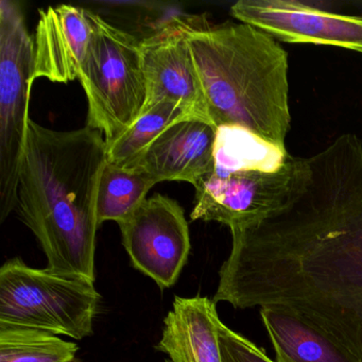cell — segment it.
Returning a JSON list of instances; mask_svg holds the SVG:
<instances>
[{
  "label": "cell",
  "mask_w": 362,
  "mask_h": 362,
  "mask_svg": "<svg viewBox=\"0 0 362 362\" xmlns=\"http://www.w3.org/2000/svg\"><path fill=\"white\" fill-rule=\"evenodd\" d=\"M192 117L201 116L170 101L153 105L144 111L124 134L107 144V163L128 168L168 127Z\"/></svg>",
  "instance_id": "cell-15"
},
{
  "label": "cell",
  "mask_w": 362,
  "mask_h": 362,
  "mask_svg": "<svg viewBox=\"0 0 362 362\" xmlns=\"http://www.w3.org/2000/svg\"><path fill=\"white\" fill-rule=\"evenodd\" d=\"M217 127L202 117L168 127L128 169L149 175L156 184L188 182L196 186L214 169Z\"/></svg>",
  "instance_id": "cell-11"
},
{
  "label": "cell",
  "mask_w": 362,
  "mask_h": 362,
  "mask_svg": "<svg viewBox=\"0 0 362 362\" xmlns=\"http://www.w3.org/2000/svg\"><path fill=\"white\" fill-rule=\"evenodd\" d=\"M107 153L96 129L58 131L29 122L14 211L37 237L52 272L95 281L97 199Z\"/></svg>",
  "instance_id": "cell-2"
},
{
  "label": "cell",
  "mask_w": 362,
  "mask_h": 362,
  "mask_svg": "<svg viewBox=\"0 0 362 362\" xmlns=\"http://www.w3.org/2000/svg\"><path fill=\"white\" fill-rule=\"evenodd\" d=\"M185 31L211 122L241 127L286 147L289 65L279 42L241 22L211 26L185 18Z\"/></svg>",
  "instance_id": "cell-3"
},
{
  "label": "cell",
  "mask_w": 362,
  "mask_h": 362,
  "mask_svg": "<svg viewBox=\"0 0 362 362\" xmlns=\"http://www.w3.org/2000/svg\"><path fill=\"white\" fill-rule=\"evenodd\" d=\"M276 362H360L326 332L298 315L260 308Z\"/></svg>",
  "instance_id": "cell-14"
},
{
  "label": "cell",
  "mask_w": 362,
  "mask_h": 362,
  "mask_svg": "<svg viewBox=\"0 0 362 362\" xmlns=\"http://www.w3.org/2000/svg\"><path fill=\"white\" fill-rule=\"evenodd\" d=\"M230 14L279 42L336 46L362 54V16L334 13L298 0H240Z\"/></svg>",
  "instance_id": "cell-9"
},
{
  "label": "cell",
  "mask_w": 362,
  "mask_h": 362,
  "mask_svg": "<svg viewBox=\"0 0 362 362\" xmlns=\"http://www.w3.org/2000/svg\"><path fill=\"white\" fill-rule=\"evenodd\" d=\"M79 346L33 328L0 326V362H73Z\"/></svg>",
  "instance_id": "cell-17"
},
{
  "label": "cell",
  "mask_w": 362,
  "mask_h": 362,
  "mask_svg": "<svg viewBox=\"0 0 362 362\" xmlns=\"http://www.w3.org/2000/svg\"><path fill=\"white\" fill-rule=\"evenodd\" d=\"M93 33L79 80L88 99V124L110 144L143 113L146 82L139 42L88 11Z\"/></svg>",
  "instance_id": "cell-6"
},
{
  "label": "cell",
  "mask_w": 362,
  "mask_h": 362,
  "mask_svg": "<svg viewBox=\"0 0 362 362\" xmlns=\"http://www.w3.org/2000/svg\"><path fill=\"white\" fill-rule=\"evenodd\" d=\"M33 37L35 76L54 83L79 79L88 56L93 28L88 11L71 5L40 10Z\"/></svg>",
  "instance_id": "cell-12"
},
{
  "label": "cell",
  "mask_w": 362,
  "mask_h": 362,
  "mask_svg": "<svg viewBox=\"0 0 362 362\" xmlns=\"http://www.w3.org/2000/svg\"><path fill=\"white\" fill-rule=\"evenodd\" d=\"M73 362H84V361H82V360H80V359H78V358H76V359L74 360Z\"/></svg>",
  "instance_id": "cell-19"
},
{
  "label": "cell",
  "mask_w": 362,
  "mask_h": 362,
  "mask_svg": "<svg viewBox=\"0 0 362 362\" xmlns=\"http://www.w3.org/2000/svg\"><path fill=\"white\" fill-rule=\"evenodd\" d=\"M218 319L216 304L207 296H175L156 349L166 354V362H223Z\"/></svg>",
  "instance_id": "cell-13"
},
{
  "label": "cell",
  "mask_w": 362,
  "mask_h": 362,
  "mask_svg": "<svg viewBox=\"0 0 362 362\" xmlns=\"http://www.w3.org/2000/svg\"><path fill=\"white\" fill-rule=\"evenodd\" d=\"M218 337L223 362H276L271 359L262 347L230 329L218 319Z\"/></svg>",
  "instance_id": "cell-18"
},
{
  "label": "cell",
  "mask_w": 362,
  "mask_h": 362,
  "mask_svg": "<svg viewBox=\"0 0 362 362\" xmlns=\"http://www.w3.org/2000/svg\"><path fill=\"white\" fill-rule=\"evenodd\" d=\"M215 304L276 308L313 324L362 362V141L346 133L300 158L288 200L232 230Z\"/></svg>",
  "instance_id": "cell-1"
},
{
  "label": "cell",
  "mask_w": 362,
  "mask_h": 362,
  "mask_svg": "<svg viewBox=\"0 0 362 362\" xmlns=\"http://www.w3.org/2000/svg\"><path fill=\"white\" fill-rule=\"evenodd\" d=\"M300 158L238 126H220L214 169L194 186L192 220L215 221L230 232L251 228L288 200Z\"/></svg>",
  "instance_id": "cell-4"
},
{
  "label": "cell",
  "mask_w": 362,
  "mask_h": 362,
  "mask_svg": "<svg viewBox=\"0 0 362 362\" xmlns=\"http://www.w3.org/2000/svg\"><path fill=\"white\" fill-rule=\"evenodd\" d=\"M139 52L146 82L143 112L170 101L211 120L186 37L185 18H173L158 33L141 40Z\"/></svg>",
  "instance_id": "cell-10"
},
{
  "label": "cell",
  "mask_w": 362,
  "mask_h": 362,
  "mask_svg": "<svg viewBox=\"0 0 362 362\" xmlns=\"http://www.w3.org/2000/svg\"><path fill=\"white\" fill-rule=\"evenodd\" d=\"M35 46L22 8L0 3V221L13 213L35 83Z\"/></svg>",
  "instance_id": "cell-7"
},
{
  "label": "cell",
  "mask_w": 362,
  "mask_h": 362,
  "mask_svg": "<svg viewBox=\"0 0 362 362\" xmlns=\"http://www.w3.org/2000/svg\"><path fill=\"white\" fill-rule=\"evenodd\" d=\"M156 182L141 171L107 163L101 175L97 199L99 226L105 221L120 224L147 200Z\"/></svg>",
  "instance_id": "cell-16"
},
{
  "label": "cell",
  "mask_w": 362,
  "mask_h": 362,
  "mask_svg": "<svg viewBox=\"0 0 362 362\" xmlns=\"http://www.w3.org/2000/svg\"><path fill=\"white\" fill-rule=\"evenodd\" d=\"M118 226L133 267L160 289L173 287L192 247L183 207L169 197L156 194Z\"/></svg>",
  "instance_id": "cell-8"
},
{
  "label": "cell",
  "mask_w": 362,
  "mask_h": 362,
  "mask_svg": "<svg viewBox=\"0 0 362 362\" xmlns=\"http://www.w3.org/2000/svg\"><path fill=\"white\" fill-rule=\"evenodd\" d=\"M101 296L95 281L31 268L22 258L0 268V326L82 340L92 336Z\"/></svg>",
  "instance_id": "cell-5"
}]
</instances>
